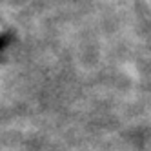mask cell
Masks as SVG:
<instances>
[{
  "instance_id": "1",
  "label": "cell",
  "mask_w": 151,
  "mask_h": 151,
  "mask_svg": "<svg viewBox=\"0 0 151 151\" xmlns=\"http://www.w3.org/2000/svg\"><path fill=\"white\" fill-rule=\"evenodd\" d=\"M4 38H6V31H4V27H2V26H0V42H2Z\"/></svg>"
}]
</instances>
